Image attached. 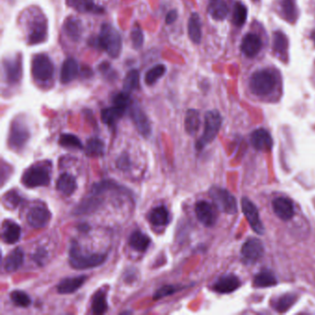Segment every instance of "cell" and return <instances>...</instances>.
<instances>
[{"instance_id":"9a60e30c","label":"cell","mask_w":315,"mask_h":315,"mask_svg":"<svg viewBox=\"0 0 315 315\" xmlns=\"http://www.w3.org/2000/svg\"><path fill=\"white\" fill-rule=\"evenodd\" d=\"M265 252L264 245L261 240L257 239H249L246 240L245 243L241 249V255L247 263H255L263 257Z\"/></svg>"},{"instance_id":"6da1fadb","label":"cell","mask_w":315,"mask_h":315,"mask_svg":"<svg viewBox=\"0 0 315 315\" xmlns=\"http://www.w3.org/2000/svg\"><path fill=\"white\" fill-rule=\"evenodd\" d=\"M107 258V255L105 253L83 252L76 241H72L70 246L69 263L72 268L77 270H86L100 266Z\"/></svg>"},{"instance_id":"e0dca14e","label":"cell","mask_w":315,"mask_h":315,"mask_svg":"<svg viewBox=\"0 0 315 315\" xmlns=\"http://www.w3.org/2000/svg\"><path fill=\"white\" fill-rule=\"evenodd\" d=\"M252 145L256 150L261 152L271 151L273 147V139L270 133L265 129H258L252 133L251 136Z\"/></svg>"},{"instance_id":"f6af8a7d","label":"cell","mask_w":315,"mask_h":315,"mask_svg":"<svg viewBox=\"0 0 315 315\" xmlns=\"http://www.w3.org/2000/svg\"><path fill=\"white\" fill-rule=\"evenodd\" d=\"M183 288H179V287H175L173 285H165L163 286L162 288H160L159 290L156 291L155 295H154V300H160L162 298H165V297L170 296L172 294L176 293V291H179V290H182Z\"/></svg>"},{"instance_id":"4316f807","label":"cell","mask_w":315,"mask_h":315,"mask_svg":"<svg viewBox=\"0 0 315 315\" xmlns=\"http://www.w3.org/2000/svg\"><path fill=\"white\" fill-rule=\"evenodd\" d=\"M24 261V252L22 249L16 248L9 252L4 262V268L6 272H15L19 269Z\"/></svg>"},{"instance_id":"f5cc1de1","label":"cell","mask_w":315,"mask_h":315,"mask_svg":"<svg viewBox=\"0 0 315 315\" xmlns=\"http://www.w3.org/2000/svg\"><path fill=\"white\" fill-rule=\"evenodd\" d=\"M312 38H313V41H314V43H315V31L312 33Z\"/></svg>"},{"instance_id":"f907efd6","label":"cell","mask_w":315,"mask_h":315,"mask_svg":"<svg viewBox=\"0 0 315 315\" xmlns=\"http://www.w3.org/2000/svg\"><path fill=\"white\" fill-rule=\"evenodd\" d=\"M117 165H118V168H120L121 170H129L131 166V160L129 158V156L127 154L121 155L117 160Z\"/></svg>"},{"instance_id":"bcb514c9","label":"cell","mask_w":315,"mask_h":315,"mask_svg":"<svg viewBox=\"0 0 315 315\" xmlns=\"http://www.w3.org/2000/svg\"><path fill=\"white\" fill-rule=\"evenodd\" d=\"M130 95L131 94L123 91L121 93H119L118 95H115L113 98L114 106L127 109L132 105V100H131V95Z\"/></svg>"},{"instance_id":"60d3db41","label":"cell","mask_w":315,"mask_h":315,"mask_svg":"<svg viewBox=\"0 0 315 315\" xmlns=\"http://www.w3.org/2000/svg\"><path fill=\"white\" fill-rule=\"evenodd\" d=\"M59 145L69 149H82L83 145L77 136L70 133H63L60 135Z\"/></svg>"},{"instance_id":"d6a6232c","label":"cell","mask_w":315,"mask_h":315,"mask_svg":"<svg viewBox=\"0 0 315 315\" xmlns=\"http://www.w3.org/2000/svg\"><path fill=\"white\" fill-rule=\"evenodd\" d=\"M108 309L107 293L104 290L96 292L92 300V311L95 315H103Z\"/></svg>"},{"instance_id":"d6986e66","label":"cell","mask_w":315,"mask_h":315,"mask_svg":"<svg viewBox=\"0 0 315 315\" xmlns=\"http://www.w3.org/2000/svg\"><path fill=\"white\" fill-rule=\"evenodd\" d=\"M87 278V276L65 278L57 285V292L59 294H72L82 288V285L86 282Z\"/></svg>"},{"instance_id":"8fae6325","label":"cell","mask_w":315,"mask_h":315,"mask_svg":"<svg viewBox=\"0 0 315 315\" xmlns=\"http://www.w3.org/2000/svg\"><path fill=\"white\" fill-rule=\"evenodd\" d=\"M130 116L140 134L145 138H148L151 135V123L137 103H132L130 106Z\"/></svg>"},{"instance_id":"1f68e13d","label":"cell","mask_w":315,"mask_h":315,"mask_svg":"<svg viewBox=\"0 0 315 315\" xmlns=\"http://www.w3.org/2000/svg\"><path fill=\"white\" fill-rule=\"evenodd\" d=\"M71 5L77 11L82 13H101L103 7L95 5V0H71Z\"/></svg>"},{"instance_id":"f35d334b","label":"cell","mask_w":315,"mask_h":315,"mask_svg":"<svg viewBox=\"0 0 315 315\" xmlns=\"http://www.w3.org/2000/svg\"><path fill=\"white\" fill-rule=\"evenodd\" d=\"M165 66L163 64H158L154 66L152 69L146 72L145 82L147 85H153L158 82L160 78H162L165 73Z\"/></svg>"},{"instance_id":"277c9868","label":"cell","mask_w":315,"mask_h":315,"mask_svg":"<svg viewBox=\"0 0 315 315\" xmlns=\"http://www.w3.org/2000/svg\"><path fill=\"white\" fill-rule=\"evenodd\" d=\"M32 75L39 84H47L53 81L55 75V66L49 56L37 54L32 57Z\"/></svg>"},{"instance_id":"4fadbf2b","label":"cell","mask_w":315,"mask_h":315,"mask_svg":"<svg viewBox=\"0 0 315 315\" xmlns=\"http://www.w3.org/2000/svg\"><path fill=\"white\" fill-rule=\"evenodd\" d=\"M215 208V205L214 206L212 203L206 201L197 202L195 205L197 219L205 227H213L217 219V213Z\"/></svg>"},{"instance_id":"5bb4252c","label":"cell","mask_w":315,"mask_h":315,"mask_svg":"<svg viewBox=\"0 0 315 315\" xmlns=\"http://www.w3.org/2000/svg\"><path fill=\"white\" fill-rule=\"evenodd\" d=\"M50 218L51 214L49 210L42 205H37L30 209L26 215L27 223L33 228L38 229L46 227L50 221Z\"/></svg>"},{"instance_id":"4dcf8cb0","label":"cell","mask_w":315,"mask_h":315,"mask_svg":"<svg viewBox=\"0 0 315 315\" xmlns=\"http://www.w3.org/2000/svg\"><path fill=\"white\" fill-rule=\"evenodd\" d=\"M64 32L66 35L72 41H78L82 34V25L79 19L70 17L66 19L63 26Z\"/></svg>"},{"instance_id":"f1b7e54d","label":"cell","mask_w":315,"mask_h":315,"mask_svg":"<svg viewBox=\"0 0 315 315\" xmlns=\"http://www.w3.org/2000/svg\"><path fill=\"white\" fill-rule=\"evenodd\" d=\"M207 10L210 16L215 20H223L228 14V7L224 0H210Z\"/></svg>"},{"instance_id":"816d5d0a","label":"cell","mask_w":315,"mask_h":315,"mask_svg":"<svg viewBox=\"0 0 315 315\" xmlns=\"http://www.w3.org/2000/svg\"><path fill=\"white\" fill-rule=\"evenodd\" d=\"M176 18H177L176 10H175V9L170 10L169 12L167 13V15H166V17H165V22H166V24H172V23H174V22L176 21Z\"/></svg>"},{"instance_id":"83f0119b","label":"cell","mask_w":315,"mask_h":315,"mask_svg":"<svg viewBox=\"0 0 315 315\" xmlns=\"http://www.w3.org/2000/svg\"><path fill=\"white\" fill-rule=\"evenodd\" d=\"M126 109L117 106L107 107L101 111V120L107 126H114L123 117Z\"/></svg>"},{"instance_id":"f546056e","label":"cell","mask_w":315,"mask_h":315,"mask_svg":"<svg viewBox=\"0 0 315 315\" xmlns=\"http://www.w3.org/2000/svg\"><path fill=\"white\" fill-rule=\"evenodd\" d=\"M201 126L200 113L195 109H189L185 116V130L190 136H194Z\"/></svg>"},{"instance_id":"e575fe53","label":"cell","mask_w":315,"mask_h":315,"mask_svg":"<svg viewBox=\"0 0 315 315\" xmlns=\"http://www.w3.org/2000/svg\"><path fill=\"white\" fill-rule=\"evenodd\" d=\"M278 283L276 276L271 271H262L255 276L253 284L257 288H268Z\"/></svg>"},{"instance_id":"ffe728a7","label":"cell","mask_w":315,"mask_h":315,"mask_svg":"<svg viewBox=\"0 0 315 315\" xmlns=\"http://www.w3.org/2000/svg\"><path fill=\"white\" fill-rule=\"evenodd\" d=\"M240 282L239 278L234 275H227L219 278L214 283V291L221 293V294H227L231 293L240 288Z\"/></svg>"},{"instance_id":"44dd1931","label":"cell","mask_w":315,"mask_h":315,"mask_svg":"<svg viewBox=\"0 0 315 315\" xmlns=\"http://www.w3.org/2000/svg\"><path fill=\"white\" fill-rule=\"evenodd\" d=\"M21 237V228L11 220H6L2 227V240L6 244H15Z\"/></svg>"},{"instance_id":"d4e9b609","label":"cell","mask_w":315,"mask_h":315,"mask_svg":"<svg viewBox=\"0 0 315 315\" xmlns=\"http://www.w3.org/2000/svg\"><path fill=\"white\" fill-rule=\"evenodd\" d=\"M57 190H59L65 196H70L75 192L77 189L76 178L69 173H64L57 178L56 184Z\"/></svg>"},{"instance_id":"c3c4849f","label":"cell","mask_w":315,"mask_h":315,"mask_svg":"<svg viewBox=\"0 0 315 315\" xmlns=\"http://www.w3.org/2000/svg\"><path fill=\"white\" fill-rule=\"evenodd\" d=\"M48 253L44 250V248H39L32 255V259L39 265H43L44 264L45 259L47 258Z\"/></svg>"},{"instance_id":"ac0fdd59","label":"cell","mask_w":315,"mask_h":315,"mask_svg":"<svg viewBox=\"0 0 315 315\" xmlns=\"http://www.w3.org/2000/svg\"><path fill=\"white\" fill-rule=\"evenodd\" d=\"M262 40L255 33L246 34L241 42V51L246 57H255L262 49Z\"/></svg>"},{"instance_id":"836d02e7","label":"cell","mask_w":315,"mask_h":315,"mask_svg":"<svg viewBox=\"0 0 315 315\" xmlns=\"http://www.w3.org/2000/svg\"><path fill=\"white\" fill-rule=\"evenodd\" d=\"M86 156L90 158H100L105 153V145L103 141L98 138H92L87 141L85 145Z\"/></svg>"},{"instance_id":"d590c367","label":"cell","mask_w":315,"mask_h":315,"mask_svg":"<svg viewBox=\"0 0 315 315\" xmlns=\"http://www.w3.org/2000/svg\"><path fill=\"white\" fill-rule=\"evenodd\" d=\"M274 50L281 58H284L288 53L289 42L283 32H276L274 33Z\"/></svg>"},{"instance_id":"7bdbcfd3","label":"cell","mask_w":315,"mask_h":315,"mask_svg":"<svg viewBox=\"0 0 315 315\" xmlns=\"http://www.w3.org/2000/svg\"><path fill=\"white\" fill-rule=\"evenodd\" d=\"M10 299L16 306L26 308L31 304V298L21 290H14L10 293Z\"/></svg>"},{"instance_id":"52a82bcc","label":"cell","mask_w":315,"mask_h":315,"mask_svg":"<svg viewBox=\"0 0 315 315\" xmlns=\"http://www.w3.org/2000/svg\"><path fill=\"white\" fill-rule=\"evenodd\" d=\"M50 168L45 164H35L29 167L21 177V183L26 188L48 186L50 183Z\"/></svg>"},{"instance_id":"7c38bea8","label":"cell","mask_w":315,"mask_h":315,"mask_svg":"<svg viewBox=\"0 0 315 315\" xmlns=\"http://www.w3.org/2000/svg\"><path fill=\"white\" fill-rule=\"evenodd\" d=\"M241 208L253 231L259 235L265 233V227L260 219L258 209L255 204L248 198H243L241 201Z\"/></svg>"},{"instance_id":"603a6c76","label":"cell","mask_w":315,"mask_h":315,"mask_svg":"<svg viewBox=\"0 0 315 315\" xmlns=\"http://www.w3.org/2000/svg\"><path fill=\"white\" fill-rule=\"evenodd\" d=\"M150 244L151 239L141 230H135L130 236L129 245L136 252H146Z\"/></svg>"},{"instance_id":"ab89813d","label":"cell","mask_w":315,"mask_h":315,"mask_svg":"<svg viewBox=\"0 0 315 315\" xmlns=\"http://www.w3.org/2000/svg\"><path fill=\"white\" fill-rule=\"evenodd\" d=\"M281 9L284 17L290 22H294L298 17L296 0H281Z\"/></svg>"},{"instance_id":"8992f818","label":"cell","mask_w":315,"mask_h":315,"mask_svg":"<svg viewBox=\"0 0 315 315\" xmlns=\"http://www.w3.org/2000/svg\"><path fill=\"white\" fill-rule=\"evenodd\" d=\"M276 76L269 70H260L254 72L250 80V88L254 95L265 96L270 95L276 87Z\"/></svg>"},{"instance_id":"3957f363","label":"cell","mask_w":315,"mask_h":315,"mask_svg":"<svg viewBox=\"0 0 315 315\" xmlns=\"http://www.w3.org/2000/svg\"><path fill=\"white\" fill-rule=\"evenodd\" d=\"M48 35V24L46 18L41 12L37 11L32 14L27 20V41L28 44L44 43Z\"/></svg>"},{"instance_id":"ee69618b","label":"cell","mask_w":315,"mask_h":315,"mask_svg":"<svg viewBox=\"0 0 315 315\" xmlns=\"http://www.w3.org/2000/svg\"><path fill=\"white\" fill-rule=\"evenodd\" d=\"M131 38H132V43H133V47L135 49H140L143 44H144V32L142 28L140 27L139 24H135L133 26V30L131 32Z\"/></svg>"},{"instance_id":"681fc988","label":"cell","mask_w":315,"mask_h":315,"mask_svg":"<svg viewBox=\"0 0 315 315\" xmlns=\"http://www.w3.org/2000/svg\"><path fill=\"white\" fill-rule=\"evenodd\" d=\"M4 200H6V205L15 207L20 202V196L16 191H10L4 196Z\"/></svg>"},{"instance_id":"7a4b0ae2","label":"cell","mask_w":315,"mask_h":315,"mask_svg":"<svg viewBox=\"0 0 315 315\" xmlns=\"http://www.w3.org/2000/svg\"><path fill=\"white\" fill-rule=\"evenodd\" d=\"M96 43L103 50L106 51L109 57H119L122 49V39L119 31L109 23H104L100 33L96 39Z\"/></svg>"},{"instance_id":"b9f144b4","label":"cell","mask_w":315,"mask_h":315,"mask_svg":"<svg viewBox=\"0 0 315 315\" xmlns=\"http://www.w3.org/2000/svg\"><path fill=\"white\" fill-rule=\"evenodd\" d=\"M247 19V7L241 2H238L235 4L233 10V23L236 26L243 25Z\"/></svg>"},{"instance_id":"ba28073f","label":"cell","mask_w":315,"mask_h":315,"mask_svg":"<svg viewBox=\"0 0 315 315\" xmlns=\"http://www.w3.org/2000/svg\"><path fill=\"white\" fill-rule=\"evenodd\" d=\"M209 193L216 208L228 214H236L238 212L237 200L227 189L213 187Z\"/></svg>"},{"instance_id":"7402d4cb","label":"cell","mask_w":315,"mask_h":315,"mask_svg":"<svg viewBox=\"0 0 315 315\" xmlns=\"http://www.w3.org/2000/svg\"><path fill=\"white\" fill-rule=\"evenodd\" d=\"M79 74V65L74 58H67L61 67L60 81L63 84H67L75 80Z\"/></svg>"},{"instance_id":"9c48e42d","label":"cell","mask_w":315,"mask_h":315,"mask_svg":"<svg viewBox=\"0 0 315 315\" xmlns=\"http://www.w3.org/2000/svg\"><path fill=\"white\" fill-rule=\"evenodd\" d=\"M30 137L29 130L24 122L15 120L10 127L8 136V145L14 150H20L26 145Z\"/></svg>"},{"instance_id":"30bf717a","label":"cell","mask_w":315,"mask_h":315,"mask_svg":"<svg viewBox=\"0 0 315 315\" xmlns=\"http://www.w3.org/2000/svg\"><path fill=\"white\" fill-rule=\"evenodd\" d=\"M3 70L8 84L14 85L19 83L22 76V60L20 55L6 58L3 61Z\"/></svg>"},{"instance_id":"8d00e7d4","label":"cell","mask_w":315,"mask_h":315,"mask_svg":"<svg viewBox=\"0 0 315 315\" xmlns=\"http://www.w3.org/2000/svg\"><path fill=\"white\" fill-rule=\"evenodd\" d=\"M102 201L98 199L96 195L90 197L87 200L83 201L78 205V207L75 209V214H83L91 213L92 211H95L98 208V206L101 204Z\"/></svg>"},{"instance_id":"484cf974","label":"cell","mask_w":315,"mask_h":315,"mask_svg":"<svg viewBox=\"0 0 315 315\" xmlns=\"http://www.w3.org/2000/svg\"><path fill=\"white\" fill-rule=\"evenodd\" d=\"M188 34L194 44H200L202 40V21L198 13H192L188 21Z\"/></svg>"},{"instance_id":"5b68a950","label":"cell","mask_w":315,"mask_h":315,"mask_svg":"<svg viewBox=\"0 0 315 315\" xmlns=\"http://www.w3.org/2000/svg\"><path fill=\"white\" fill-rule=\"evenodd\" d=\"M222 125V118L218 111H208L204 116V129L202 137L196 143L197 150L201 151L206 145L212 143L219 133Z\"/></svg>"},{"instance_id":"cb8c5ba5","label":"cell","mask_w":315,"mask_h":315,"mask_svg":"<svg viewBox=\"0 0 315 315\" xmlns=\"http://www.w3.org/2000/svg\"><path fill=\"white\" fill-rule=\"evenodd\" d=\"M148 221L154 227H164L169 223V213L164 205H159L148 214Z\"/></svg>"},{"instance_id":"2e32d148","label":"cell","mask_w":315,"mask_h":315,"mask_svg":"<svg viewBox=\"0 0 315 315\" xmlns=\"http://www.w3.org/2000/svg\"><path fill=\"white\" fill-rule=\"evenodd\" d=\"M273 209L275 214L282 220L291 219L295 214L293 202L286 197H279L273 201Z\"/></svg>"},{"instance_id":"7dc6e473","label":"cell","mask_w":315,"mask_h":315,"mask_svg":"<svg viewBox=\"0 0 315 315\" xmlns=\"http://www.w3.org/2000/svg\"><path fill=\"white\" fill-rule=\"evenodd\" d=\"M295 301H296V297L294 296V295H291V294L285 295V296L280 298L278 300L276 308H277L278 312L282 313V312H285V311L290 309V306L294 303Z\"/></svg>"},{"instance_id":"74e56055","label":"cell","mask_w":315,"mask_h":315,"mask_svg":"<svg viewBox=\"0 0 315 315\" xmlns=\"http://www.w3.org/2000/svg\"><path fill=\"white\" fill-rule=\"evenodd\" d=\"M140 73L137 70H130L127 73L123 82V91L131 94L133 91L139 88Z\"/></svg>"}]
</instances>
